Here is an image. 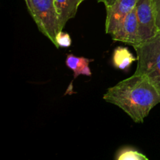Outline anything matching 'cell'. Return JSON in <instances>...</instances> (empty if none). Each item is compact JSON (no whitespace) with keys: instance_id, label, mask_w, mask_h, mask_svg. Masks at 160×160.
I'll use <instances>...</instances> for the list:
<instances>
[{"instance_id":"8992f818","label":"cell","mask_w":160,"mask_h":160,"mask_svg":"<svg viewBox=\"0 0 160 160\" xmlns=\"http://www.w3.org/2000/svg\"><path fill=\"white\" fill-rule=\"evenodd\" d=\"M114 41L121 42L135 47L140 42L138 34V23L135 8L125 17L118 28L111 34Z\"/></svg>"},{"instance_id":"ba28073f","label":"cell","mask_w":160,"mask_h":160,"mask_svg":"<svg viewBox=\"0 0 160 160\" xmlns=\"http://www.w3.org/2000/svg\"><path fill=\"white\" fill-rule=\"evenodd\" d=\"M94 59L85 57H78L73 54H68L66 59V65L68 68L73 70V80L80 75L92 76V71L89 67V63Z\"/></svg>"},{"instance_id":"4fadbf2b","label":"cell","mask_w":160,"mask_h":160,"mask_svg":"<svg viewBox=\"0 0 160 160\" xmlns=\"http://www.w3.org/2000/svg\"><path fill=\"white\" fill-rule=\"evenodd\" d=\"M97 1L99 2H104V0H97Z\"/></svg>"},{"instance_id":"6da1fadb","label":"cell","mask_w":160,"mask_h":160,"mask_svg":"<svg viewBox=\"0 0 160 160\" xmlns=\"http://www.w3.org/2000/svg\"><path fill=\"white\" fill-rule=\"evenodd\" d=\"M103 99L120 108L135 123H141L160 103V93L145 77L134 73L109 88Z\"/></svg>"},{"instance_id":"52a82bcc","label":"cell","mask_w":160,"mask_h":160,"mask_svg":"<svg viewBox=\"0 0 160 160\" xmlns=\"http://www.w3.org/2000/svg\"><path fill=\"white\" fill-rule=\"evenodd\" d=\"M84 0H54L61 31L69 20L76 16L80 4Z\"/></svg>"},{"instance_id":"277c9868","label":"cell","mask_w":160,"mask_h":160,"mask_svg":"<svg viewBox=\"0 0 160 160\" xmlns=\"http://www.w3.org/2000/svg\"><path fill=\"white\" fill-rule=\"evenodd\" d=\"M138 23L140 42H145L154 38L159 33L152 0H138L135 6ZM140 43V44H141Z\"/></svg>"},{"instance_id":"8fae6325","label":"cell","mask_w":160,"mask_h":160,"mask_svg":"<svg viewBox=\"0 0 160 160\" xmlns=\"http://www.w3.org/2000/svg\"><path fill=\"white\" fill-rule=\"evenodd\" d=\"M72 41L70 34L67 33L60 31L58 32L56 37V47L59 48V47L62 48H69L71 45Z\"/></svg>"},{"instance_id":"30bf717a","label":"cell","mask_w":160,"mask_h":160,"mask_svg":"<svg viewBox=\"0 0 160 160\" xmlns=\"http://www.w3.org/2000/svg\"><path fill=\"white\" fill-rule=\"evenodd\" d=\"M117 160H148V159L137 150L125 148L120 152Z\"/></svg>"},{"instance_id":"7a4b0ae2","label":"cell","mask_w":160,"mask_h":160,"mask_svg":"<svg viewBox=\"0 0 160 160\" xmlns=\"http://www.w3.org/2000/svg\"><path fill=\"white\" fill-rule=\"evenodd\" d=\"M134 48L138 60L135 73L145 77L160 93V32Z\"/></svg>"},{"instance_id":"3957f363","label":"cell","mask_w":160,"mask_h":160,"mask_svg":"<svg viewBox=\"0 0 160 160\" xmlns=\"http://www.w3.org/2000/svg\"><path fill=\"white\" fill-rule=\"evenodd\" d=\"M28 11L39 31L56 46V37L60 28L54 0H24Z\"/></svg>"},{"instance_id":"7c38bea8","label":"cell","mask_w":160,"mask_h":160,"mask_svg":"<svg viewBox=\"0 0 160 160\" xmlns=\"http://www.w3.org/2000/svg\"><path fill=\"white\" fill-rule=\"evenodd\" d=\"M152 1L155 17H156V26H157L158 31L160 32V0H152Z\"/></svg>"},{"instance_id":"5b68a950","label":"cell","mask_w":160,"mask_h":160,"mask_svg":"<svg viewBox=\"0 0 160 160\" xmlns=\"http://www.w3.org/2000/svg\"><path fill=\"white\" fill-rule=\"evenodd\" d=\"M138 0H104L106 9V32L112 34L135 8Z\"/></svg>"},{"instance_id":"9c48e42d","label":"cell","mask_w":160,"mask_h":160,"mask_svg":"<svg viewBox=\"0 0 160 160\" xmlns=\"http://www.w3.org/2000/svg\"><path fill=\"white\" fill-rule=\"evenodd\" d=\"M112 65L119 70H128L131 64L137 60L127 47L118 46L112 53Z\"/></svg>"}]
</instances>
